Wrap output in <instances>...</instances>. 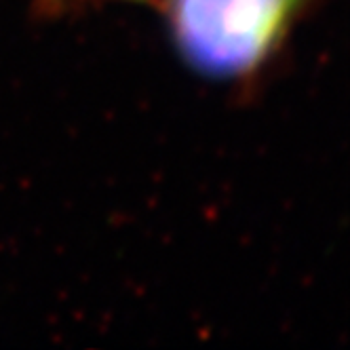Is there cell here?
Returning <instances> with one entry per match:
<instances>
[{"label": "cell", "mask_w": 350, "mask_h": 350, "mask_svg": "<svg viewBox=\"0 0 350 350\" xmlns=\"http://www.w3.org/2000/svg\"><path fill=\"white\" fill-rule=\"evenodd\" d=\"M302 0H173L171 21L182 53L213 77L258 66L281 38Z\"/></svg>", "instance_id": "6da1fadb"}]
</instances>
